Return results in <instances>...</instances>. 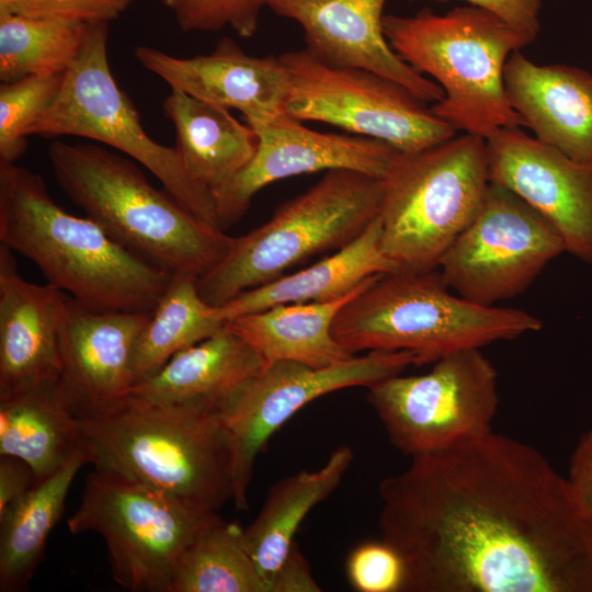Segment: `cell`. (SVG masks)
<instances>
[{"mask_svg": "<svg viewBox=\"0 0 592 592\" xmlns=\"http://www.w3.org/2000/svg\"><path fill=\"white\" fill-rule=\"evenodd\" d=\"M409 1H446V0H409ZM471 5L488 10L510 25L538 34L540 30L539 13L542 0H464Z\"/></svg>", "mask_w": 592, "mask_h": 592, "instance_id": "8d00e7d4", "label": "cell"}, {"mask_svg": "<svg viewBox=\"0 0 592 592\" xmlns=\"http://www.w3.org/2000/svg\"><path fill=\"white\" fill-rule=\"evenodd\" d=\"M90 24L0 12V80L65 73Z\"/></svg>", "mask_w": 592, "mask_h": 592, "instance_id": "4dcf8cb0", "label": "cell"}, {"mask_svg": "<svg viewBox=\"0 0 592 592\" xmlns=\"http://www.w3.org/2000/svg\"><path fill=\"white\" fill-rule=\"evenodd\" d=\"M398 270L382 250L377 216L351 243L321 261L289 275L244 291L223 304L226 321L241 315L292 303H327L340 299L369 277Z\"/></svg>", "mask_w": 592, "mask_h": 592, "instance_id": "603a6c76", "label": "cell"}, {"mask_svg": "<svg viewBox=\"0 0 592 592\" xmlns=\"http://www.w3.org/2000/svg\"><path fill=\"white\" fill-rule=\"evenodd\" d=\"M383 31L405 62L442 88L444 98L431 110L456 130L487 139L502 127H525L508 101L504 68L536 35L471 4L443 14L429 8L410 16L385 14Z\"/></svg>", "mask_w": 592, "mask_h": 592, "instance_id": "5b68a950", "label": "cell"}, {"mask_svg": "<svg viewBox=\"0 0 592 592\" xmlns=\"http://www.w3.org/2000/svg\"><path fill=\"white\" fill-rule=\"evenodd\" d=\"M135 58L171 90L237 110L246 122L285 113L291 80L280 56L249 55L230 37L206 55L177 57L143 45Z\"/></svg>", "mask_w": 592, "mask_h": 592, "instance_id": "d6986e66", "label": "cell"}, {"mask_svg": "<svg viewBox=\"0 0 592 592\" xmlns=\"http://www.w3.org/2000/svg\"><path fill=\"white\" fill-rule=\"evenodd\" d=\"M212 514L121 473L94 467L67 525L73 535L95 532L104 538L113 580L123 589L170 592L178 559Z\"/></svg>", "mask_w": 592, "mask_h": 592, "instance_id": "30bf717a", "label": "cell"}, {"mask_svg": "<svg viewBox=\"0 0 592 592\" xmlns=\"http://www.w3.org/2000/svg\"><path fill=\"white\" fill-rule=\"evenodd\" d=\"M377 275L337 300L280 304L238 316L226 325L266 363L294 361L315 368L332 366L355 356L333 337V321L340 309Z\"/></svg>", "mask_w": 592, "mask_h": 592, "instance_id": "d4e9b609", "label": "cell"}, {"mask_svg": "<svg viewBox=\"0 0 592 592\" xmlns=\"http://www.w3.org/2000/svg\"><path fill=\"white\" fill-rule=\"evenodd\" d=\"M37 481L36 474L26 462L15 456L0 455V514Z\"/></svg>", "mask_w": 592, "mask_h": 592, "instance_id": "f35d334b", "label": "cell"}, {"mask_svg": "<svg viewBox=\"0 0 592 592\" xmlns=\"http://www.w3.org/2000/svg\"><path fill=\"white\" fill-rule=\"evenodd\" d=\"M242 533L213 513L178 559L170 592H269Z\"/></svg>", "mask_w": 592, "mask_h": 592, "instance_id": "f546056e", "label": "cell"}, {"mask_svg": "<svg viewBox=\"0 0 592 592\" xmlns=\"http://www.w3.org/2000/svg\"><path fill=\"white\" fill-rule=\"evenodd\" d=\"M258 146L250 162L215 195L220 228L239 221L253 196L275 181L330 170L384 179L398 152L388 144L354 134L310 129L286 113L248 121Z\"/></svg>", "mask_w": 592, "mask_h": 592, "instance_id": "9a60e30c", "label": "cell"}, {"mask_svg": "<svg viewBox=\"0 0 592 592\" xmlns=\"http://www.w3.org/2000/svg\"><path fill=\"white\" fill-rule=\"evenodd\" d=\"M65 73L29 76L0 84V160L15 162L27 148L29 129L57 96Z\"/></svg>", "mask_w": 592, "mask_h": 592, "instance_id": "1f68e13d", "label": "cell"}, {"mask_svg": "<svg viewBox=\"0 0 592 592\" xmlns=\"http://www.w3.org/2000/svg\"><path fill=\"white\" fill-rule=\"evenodd\" d=\"M86 464H90V456L84 445L0 514L1 592L29 589L48 536L64 513L72 480Z\"/></svg>", "mask_w": 592, "mask_h": 592, "instance_id": "83f0119b", "label": "cell"}, {"mask_svg": "<svg viewBox=\"0 0 592 592\" xmlns=\"http://www.w3.org/2000/svg\"><path fill=\"white\" fill-rule=\"evenodd\" d=\"M489 175L540 213L566 251L592 263V166L578 162L523 132L498 129L487 139Z\"/></svg>", "mask_w": 592, "mask_h": 592, "instance_id": "2e32d148", "label": "cell"}, {"mask_svg": "<svg viewBox=\"0 0 592 592\" xmlns=\"http://www.w3.org/2000/svg\"><path fill=\"white\" fill-rule=\"evenodd\" d=\"M562 252L561 236L540 213L491 182L479 212L437 270L457 295L478 305L498 306L524 293Z\"/></svg>", "mask_w": 592, "mask_h": 592, "instance_id": "4fadbf2b", "label": "cell"}, {"mask_svg": "<svg viewBox=\"0 0 592 592\" xmlns=\"http://www.w3.org/2000/svg\"><path fill=\"white\" fill-rule=\"evenodd\" d=\"M107 41L109 23L90 24L57 96L27 135L78 136L110 146L144 166L198 219L221 229L214 194L187 172L175 147L145 132L132 100L113 77Z\"/></svg>", "mask_w": 592, "mask_h": 592, "instance_id": "9c48e42d", "label": "cell"}, {"mask_svg": "<svg viewBox=\"0 0 592 592\" xmlns=\"http://www.w3.org/2000/svg\"><path fill=\"white\" fill-rule=\"evenodd\" d=\"M511 107L534 137L592 166V73L563 64H537L521 50L504 68Z\"/></svg>", "mask_w": 592, "mask_h": 592, "instance_id": "44dd1931", "label": "cell"}, {"mask_svg": "<svg viewBox=\"0 0 592 592\" xmlns=\"http://www.w3.org/2000/svg\"><path fill=\"white\" fill-rule=\"evenodd\" d=\"M66 293L24 280L0 243V398L58 382Z\"/></svg>", "mask_w": 592, "mask_h": 592, "instance_id": "ffe728a7", "label": "cell"}, {"mask_svg": "<svg viewBox=\"0 0 592 592\" xmlns=\"http://www.w3.org/2000/svg\"><path fill=\"white\" fill-rule=\"evenodd\" d=\"M0 242L93 311L152 312L173 276L66 212L41 174L1 160Z\"/></svg>", "mask_w": 592, "mask_h": 592, "instance_id": "7a4b0ae2", "label": "cell"}, {"mask_svg": "<svg viewBox=\"0 0 592 592\" xmlns=\"http://www.w3.org/2000/svg\"><path fill=\"white\" fill-rule=\"evenodd\" d=\"M226 323L219 307L207 304L198 294L196 277L173 274L138 337L133 357L135 385L153 376L177 353L207 339Z\"/></svg>", "mask_w": 592, "mask_h": 592, "instance_id": "f1b7e54d", "label": "cell"}, {"mask_svg": "<svg viewBox=\"0 0 592 592\" xmlns=\"http://www.w3.org/2000/svg\"><path fill=\"white\" fill-rule=\"evenodd\" d=\"M542 327L525 310L482 306L451 292L437 269L396 270L377 275L340 309L332 334L352 355L410 351L423 365Z\"/></svg>", "mask_w": 592, "mask_h": 592, "instance_id": "8992f818", "label": "cell"}, {"mask_svg": "<svg viewBox=\"0 0 592 592\" xmlns=\"http://www.w3.org/2000/svg\"><path fill=\"white\" fill-rule=\"evenodd\" d=\"M354 458L350 446L337 447L317 470L303 469L274 483L255 519L243 530V543L270 585L295 543L307 514L341 483Z\"/></svg>", "mask_w": 592, "mask_h": 592, "instance_id": "484cf974", "label": "cell"}, {"mask_svg": "<svg viewBox=\"0 0 592 592\" xmlns=\"http://www.w3.org/2000/svg\"><path fill=\"white\" fill-rule=\"evenodd\" d=\"M47 153L57 184L76 206L117 243L171 274L200 277L236 241L102 146L56 140Z\"/></svg>", "mask_w": 592, "mask_h": 592, "instance_id": "277c9868", "label": "cell"}, {"mask_svg": "<svg viewBox=\"0 0 592 592\" xmlns=\"http://www.w3.org/2000/svg\"><path fill=\"white\" fill-rule=\"evenodd\" d=\"M566 477L579 504L592 521V428L579 439Z\"/></svg>", "mask_w": 592, "mask_h": 592, "instance_id": "d590c367", "label": "cell"}, {"mask_svg": "<svg viewBox=\"0 0 592 592\" xmlns=\"http://www.w3.org/2000/svg\"><path fill=\"white\" fill-rule=\"evenodd\" d=\"M90 464L121 473L202 513L234 499V462L218 411L129 394L80 420Z\"/></svg>", "mask_w": 592, "mask_h": 592, "instance_id": "3957f363", "label": "cell"}, {"mask_svg": "<svg viewBox=\"0 0 592 592\" xmlns=\"http://www.w3.org/2000/svg\"><path fill=\"white\" fill-rule=\"evenodd\" d=\"M266 364L226 325L207 339L177 353L153 376L136 384L129 394L220 412Z\"/></svg>", "mask_w": 592, "mask_h": 592, "instance_id": "7402d4cb", "label": "cell"}, {"mask_svg": "<svg viewBox=\"0 0 592 592\" xmlns=\"http://www.w3.org/2000/svg\"><path fill=\"white\" fill-rule=\"evenodd\" d=\"M310 566L296 543L289 549L270 585V592H320Z\"/></svg>", "mask_w": 592, "mask_h": 592, "instance_id": "74e56055", "label": "cell"}, {"mask_svg": "<svg viewBox=\"0 0 592 592\" xmlns=\"http://www.w3.org/2000/svg\"><path fill=\"white\" fill-rule=\"evenodd\" d=\"M386 0H266L274 14L299 24L305 49L318 59L387 77L424 102L444 98L442 88L405 62L383 31Z\"/></svg>", "mask_w": 592, "mask_h": 592, "instance_id": "ac0fdd59", "label": "cell"}, {"mask_svg": "<svg viewBox=\"0 0 592 592\" xmlns=\"http://www.w3.org/2000/svg\"><path fill=\"white\" fill-rule=\"evenodd\" d=\"M383 192V179L352 170L327 171L265 224L236 237L230 251L196 278L198 294L218 307L311 257L342 249L379 215Z\"/></svg>", "mask_w": 592, "mask_h": 592, "instance_id": "52a82bcc", "label": "cell"}, {"mask_svg": "<svg viewBox=\"0 0 592 592\" xmlns=\"http://www.w3.org/2000/svg\"><path fill=\"white\" fill-rule=\"evenodd\" d=\"M410 365H420L410 351H369L322 368L294 361L267 363L219 412L231 444L236 508H248L255 458L298 410L333 391L401 374Z\"/></svg>", "mask_w": 592, "mask_h": 592, "instance_id": "5bb4252c", "label": "cell"}, {"mask_svg": "<svg viewBox=\"0 0 592 592\" xmlns=\"http://www.w3.org/2000/svg\"><path fill=\"white\" fill-rule=\"evenodd\" d=\"M134 0H0V12L87 24L110 23Z\"/></svg>", "mask_w": 592, "mask_h": 592, "instance_id": "e575fe53", "label": "cell"}, {"mask_svg": "<svg viewBox=\"0 0 592 592\" xmlns=\"http://www.w3.org/2000/svg\"><path fill=\"white\" fill-rule=\"evenodd\" d=\"M366 388L390 443L410 457L490 432L499 407L497 371L481 349L454 352L425 374H397Z\"/></svg>", "mask_w": 592, "mask_h": 592, "instance_id": "8fae6325", "label": "cell"}, {"mask_svg": "<svg viewBox=\"0 0 592 592\" xmlns=\"http://www.w3.org/2000/svg\"><path fill=\"white\" fill-rule=\"evenodd\" d=\"M291 88L285 113L337 126L400 152L442 143L457 130L402 84L369 70L325 62L305 48L280 55Z\"/></svg>", "mask_w": 592, "mask_h": 592, "instance_id": "7c38bea8", "label": "cell"}, {"mask_svg": "<svg viewBox=\"0 0 592 592\" xmlns=\"http://www.w3.org/2000/svg\"><path fill=\"white\" fill-rule=\"evenodd\" d=\"M150 315L93 311L66 294L59 386L79 420L98 415L129 395L135 346Z\"/></svg>", "mask_w": 592, "mask_h": 592, "instance_id": "e0dca14e", "label": "cell"}, {"mask_svg": "<svg viewBox=\"0 0 592 592\" xmlns=\"http://www.w3.org/2000/svg\"><path fill=\"white\" fill-rule=\"evenodd\" d=\"M402 592H592V521L534 446L492 430L379 483Z\"/></svg>", "mask_w": 592, "mask_h": 592, "instance_id": "6da1fadb", "label": "cell"}, {"mask_svg": "<svg viewBox=\"0 0 592 592\" xmlns=\"http://www.w3.org/2000/svg\"><path fill=\"white\" fill-rule=\"evenodd\" d=\"M84 445L80 420L66 403L59 380L0 398V455L23 459L38 480Z\"/></svg>", "mask_w": 592, "mask_h": 592, "instance_id": "4316f807", "label": "cell"}, {"mask_svg": "<svg viewBox=\"0 0 592 592\" xmlns=\"http://www.w3.org/2000/svg\"><path fill=\"white\" fill-rule=\"evenodd\" d=\"M487 140L464 133L398 152L383 179L382 250L398 270L430 271L479 212L490 186Z\"/></svg>", "mask_w": 592, "mask_h": 592, "instance_id": "ba28073f", "label": "cell"}, {"mask_svg": "<svg viewBox=\"0 0 592 592\" xmlns=\"http://www.w3.org/2000/svg\"><path fill=\"white\" fill-rule=\"evenodd\" d=\"M346 577L358 592H402L406 568L398 551L385 540L365 542L349 554Z\"/></svg>", "mask_w": 592, "mask_h": 592, "instance_id": "836d02e7", "label": "cell"}, {"mask_svg": "<svg viewBox=\"0 0 592 592\" xmlns=\"http://www.w3.org/2000/svg\"><path fill=\"white\" fill-rule=\"evenodd\" d=\"M172 11L184 32H219L232 29L240 37H252L258 31L266 0H160Z\"/></svg>", "mask_w": 592, "mask_h": 592, "instance_id": "d6a6232c", "label": "cell"}, {"mask_svg": "<svg viewBox=\"0 0 592 592\" xmlns=\"http://www.w3.org/2000/svg\"><path fill=\"white\" fill-rule=\"evenodd\" d=\"M175 129V149L187 172L214 196L252 159L254 130L230 110L171 90L162 103Z\"/></svg>", "mask_w": 592, "mask_h": 592, "instance_id": "cb8c5ba5", "label": "cell"}]
</instances>
